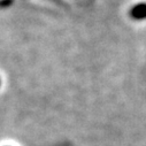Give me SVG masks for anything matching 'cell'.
<instances>
[{
    "instance_id": "obj_1",
    "label": "cell",
    "mask_w": 146,
    "mask_h": 146,
    "mask_svg": "<svg viewBox=\"0 0 146 146\" xmlns=\"http://www.w3.org/2000/svg\"><path fill=\"white\" fill-rule=\"evenodd\" d=\"M130 16L135 20H144L146 19V4L140 3L135 5L130 11Z\"/></svg>"
}]
</instances>
